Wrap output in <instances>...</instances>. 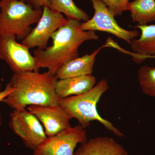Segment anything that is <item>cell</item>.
Returning <instances> with one entry per match:
<instances>
[{
    "mask_svg": "<svg viewBox=\"0 0 155 155\" xmlns=\"http://www.w3.org/2000/svg\"><path fill=\"white\" fill-rule=\"evenodd\" d=\"M49 1L51 9L65 14L68 19H76L85 22L90 19L86 12L78 8L73 0Z\"/></svg>",
    "mask_w": 155,
    "mask_h": 155,
    "instance_id": "obj_16",
    "label": "cell"
},
{
    "mask_svg": "<svg viewBox=\"0 0 155 155\" xmlns=\"http://www.w3.org/2000/svg\"><path fill=\"white\" fill-rule=\"evenodd\" d=\"M134 28L141 31L140 37L130 43L133 52L144 56H155V25H137Z\"/></svg>",
    "mask_w": 155,
    "mask_h": 155,
    "instance_id": "obj_14",
    "label": "cell"
},
{
    "mask_svg": "<svg viewBox=\"0 0 155 155\" xmlns=\"http://www.w3.org/2000/svg\"><path fill=\"white\" fill-rule=\"evenodd\" d=\"M74 155H128L127 151L112 137H99L81 144Z\"/></svg>",
    "mask_w": 155,
    "mask_h": 155,
    "instance_id": "obj_11",
    "label": "cell"
},
{
    "mask_svg": "<svg viewBox=\"0 0 155 155\" xmlns=\"http://www.w3.org/2000/svg\"><path fill=\"white\" fill-rule=\"evenodd\" d=\"M109 87L107 79H102L84 93L60 99L59 104L72 118L77 119L79 125L84 128L88 127L92 121H97L115 135L124 137L125 134L121 130L110 121L102 118L97 112V104Z\"/></svg>",
    "mask_w": 155,
    "mask_h": 155,
    "instance_id": "obj_3",
    "label": "cell"
},
{
    "mask_svg": "<svg viewBox=\"0 0 155 155\" xmlns=\"http://www.w3.org/2000/svg\"><path fill=\"white\" fill-rule=\"evenodd\" d=\"M13 87L9 82L7 84V86H6L5 90L2 91L0 92V102L2 101L3 100L8 96L11 92L13 91ZM1 122H2V120H1V114H0V126H1V124H2Z\"/></svg>",
    "mask_w": 155,
    "mask_h": 155,
    "instance_id": "obj_21",
    "label": "cell"
},
{
    "mask_svg": "<svg viewBox=\"0 0 155 155\" xmlns=\"http://www.w3.org/2000/svg\"><path fill=\"white\" fill-rule=\"evenodd\" d=\"M115 49L118 50L120 52L131 56L132 58V60H133L134 62V63H137V64H141L147 59H155V56H144L139 54H137V53L133 52H130L129 51H127V50L124 49L123 48L121 47L119 44H117L115 45Z\"/></svg>",
    "mask_w": 155,
    "mask_h": 155,
    "instance_id": "obj_19",
    "label": "cell"
},
{
    "mask_svg": "<svg viewBox=\"0 0 155 155\" xmlns=\"http://www.w3.org/2000/svg\"><path fill=\"white\" fill-rule=\"evenodd\" d=\"M21 1H23L25 2V0H21Z\"/></svg>",
    "mask_w": 155,
    "mask_h": 155,
    "instance_id": "obj_22",
    "label": "cell"
},
{
    "mask_svg": "<svg viewBox=\"0 0 155 155\" xmlns=\"http://www.w3.org/2000/svg\"><path fill=\"white\" fill-rule=\"evenodd\" d=\"M80 21L68 19V22L58 29L51 36L52 44L45 49L38 48L33 52L39 69L47 68L53 75L64 64L78 58V48L84 42L99 39L93 31H84Z\"/></svg>",
    "mask_w": 155,
    "mask_h": 155,
    "instance_id": "obj_1",
    "label": "cell"
},
{
    "mask_svg": "<svg viewBox=\"0 0 155 155\" xmlns=\"http://www.w3.org/2000/svg\"><path fill=\"white\" fill-rule=\"evenodd\" d=\"M95 78L92 75L58 79L55 84L56 94L59 99L84 93L96 85Z\"/></svg>",
    "mask_w": 155,
    "mask_h": 155,
    "instance_id": "obj_13",
    "label": "cell"
},
{
    "mask_svg": "<svg viewBox=\"0 0 155 155\" xmlns=\"http://www.w3.org/2000/svg\"><path fill=\"white\" fill-rule=\"evenodd\" d=\"M132 21L138 25H147L155 21V0H134L128 4Z\"/></svg>",
    "mask_w": 155,
    "mask_h": 155,
    "instance_id": "obj_15",
    "label": "cell"
},
{
    "mask_svg": "<svg viewBox=\"0 0 155 155\" xmlns=\"http://www.w3.org/2000/svg\"><path fill=\"white\" fill-rule=\"evenodd\" d=\"M42 12L21 0H0V35L24 39L32 30L31 26L38 22Z\"/></svg>",
    "mask_w": 155,
    "mask_h": 155,
    "instance_id": "obj_4",
    "label": "cell"
},
{
    "mask_svg": "<svg viewBox=\"0 0 155 155\" xmlns=\"http://www.w3.org/2000/svg\"><path fill=\"white\" fill-rule=\"evenodd\" d=\"M9 125L25 146L33 150L47 139L39 120L25 108L14 110L10 114Z\"/></svg>",
    "mask_w": 155,
    "mask_h": 155,
    "instance_id": "obj_5",
    "label": "cell"
},
{
    "mask_svg": "<svg viewBox=\"0 0 155 155\" xmlns=\"http://www.w3.org/2000/svg\"><path fill=\"white\" fill-rule=\"evenodd\" d=\"M105 48L104 45H103L91 54H87L81 58L68 61L56 72L55 75L56 78L61 79L92 75L96 56L101 50Z\"/></svg>",
    "mask_w": 155,
    "mask_h": 155,
    "instance_id": "obj_12",
    "label": "cell"
},
{
    "mask_svg": "<svg viewBox=\"0 0 155 155\" xmlns=\"http://www.w3.org/2000/svg\"><path fill=\"white\" fill-rule=\"evenodd\" d=\"M15 36L0 35V60L5 61L14 74L38 71L29 49L16 41Z\"/></svg>",
    "mask_w": 155,
    "mask_h": 155,
    "instance_id": "obj_8",
    "label": "cell"
},
{
    "mask_svg": "<svg viewBox=\"0 0 155 155\" xmlns=\"http://www.w3.org/2000/svg\"><path fill=\"white\" fill-rule=\"evenodd\" d=\"M94 14L91 19L81 23V28L84 31H98L108 32L130 44L138 36V30H127L119 26L115 16L107 7L101 0H91Z\"/></svg>",
    "mask_w": 155,
    "mask_h": 155,
    "instance_id": "obj_6",
    "label": "cell"
},
{
    "mask_svg": "<svg viewBox=\"0 0 155 155\" xmlns=\"http://www.w3.org/2000/svg\"><path fill=\"white\" fill-rule=\"evenodd\" d=\"M58 80L48 72L14 73L9 82L13 91L2 102L14 110L31 105H59L55 91Z\"/></svg>",
    "mask_w": 155,
    "mask_h": 155,
    "instance_id": "obj_2",
    "label": "cell"
},
{
    "mask_svg": "<svg viewBox=\"0 0 155 155\" xmlns=\"http://www.w3.org/2000/svg\"><path fill=\"white\" fill-rule=\"evenodd\" d=\"M27 110L41 122L48 137L56 135L71 127L72 116L61 106H36L27 107Z\"/></svg>",
    "mask_w": 155,
    "mask_h": 155,
    "instance_id": "obj_10",
    "label": "cell"
},
{
    "mask_svg": "<svg viewBox=\"0 0 155 155\" xmlns=\"http://www.w3.org/2000/svg\"><path fill=\"white\" fill-rule=\"evenodd\" d=\"M60 12L54 11L48 7L43 8L42 14L35 28L22 40V44L28 49L38 48L45 49L53 34L68 22Z\"/></svg>",
    "mask_w": 155,
    "mask_h": 155,
    "instance_id": "obj_9",
    "label": "cell"
},
{
    "mask_svg": "<svg viewBox=\"0 0 155 155\" xmlns=\"http://www.w3.org/2000/svg\"><path fill=\"white\" fill-rule=\"evenodd\" d=\"M25 2L35 9H41L45 7H48L51 8L49 0H25Z\"/></svg>",
    "mask_w": 155,
    "mask_h": 155,
    "instance_id": "obj_20",
    "label": "cell"
},
{
    "mask_svg": "<svg viewBox=\"0 0 155 155\" xmlns=\"http://www.w3.org/2000/svg\"><path fill=\"white\" fill-rule=\"evenodd\" d=\"M104 3L115 17L122 15L127 10L129 0H101Z\"/></svg>",
    "mask_w": 155,
    "mask_h": 155,
    "instance_id": "obj_18",
    "label": "cell"
},
{
    "mask_svg": "<svg viewBox=\"0 0 155 155\" xmlns=\"http://www.w3.org/2000/svg\"><path fill=\"white\" fill-rule=\"evenodd\" d=\"M137 79L144 94L155 98V67L145 65L137 71Z\"/></svg>",
    "mask_w": 155,
    "mask_h": 155,
    "instance_id": "obj_17",
    "label": "cell"
},
{
    "mask_svg": "<svg viewBox=\"0 0 155 155\" xmlns=\"http://www.w3.org/2000/svg\"><path fill=\"white\" fill-rule=\"evenodd\" d=\"M87 140L85 128L80 125L71 127L47 139L34 150L33 155H74L78 144Z\"/></svg>",
    "mask_w": 155,
    "mask_h": 155,
    "instance_id": "obj_7",
    "label": "cell"
}]
</instances>
